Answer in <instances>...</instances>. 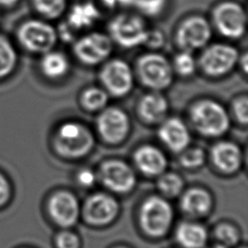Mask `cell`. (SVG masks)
Masks as SVG:
<instances>
[{
    "instance_id": "1",
    "label": "cell",
    "mask_w": 248,
    "mask_h": 248,
    "mask_svg": "<svg viewBox=\"0 0 248 248\" xmlns=\"http://www.w3.org/2000/svg\"><path fill=\"white\" fill-rule=\"evenodd\" d=\"M53 147L65 159L85 157L94 147V137L88 127L76 121L62 123L54 133Z\"/></svg>"
},
{
    "instance_id": "2",
    "label": "cell",
    "mask_w": 248,
    "mask_h": 248,
    "mask_svg": "<svg viewBox=\"0 0 248 248\" xmlns=\"http://www.w3.org/2000/svg\"><path fill=\"white\" fill-rule=\"evenodd\" d=\"M174 212L168 199L162 196H150L140 204L139 224L141 231L149 237L165 236L171 228Z\"/></svg>"
},
{
    "instance_id": "3",
    "label": "cell",
    "mask_w": 248,
    "mask_h": 248,
    "mask_svg": "<svg viewBox=\"0 0 248 248\" xmlns=\"http://www.w3.org/2000/svg\"><path fill=\"white\" fill-rule=\"evenodd\" d=\"M190 119L196 131L206 138L225 135L231 124L230 116L224 107L209 99L201 100L192 106Z\"/></svg>"
},
{
    "instance_id": "4",
    "label": "cell",
    "mask_w": 248,
    "mask_h": 248,
    "mask_svg": "<svg viewBox=\"0 0 248 248\" xmlns=\"http://www.w3.org/2000/svg\"><path fill=\"white\" fill-rule=\"evenodd\" d=\"M137 71L140 81L154 91L168 88L173 78V69L169 60L155 52L140 56L137 62Z\"/></svg>"
},
{
    "instance_id": "5",
    "label": "cell",
    "mask_w": 248,
    "mask_h": 248,
    "mask_svg": "<svg viewBox=\"0 0 248 248\" xmlns=\"http://www.w3.org/2000/svg\"><path fill=\"white\" fill-rule=\"evenodd\" d=\"M97 173V179L109 192L128 194L137 184V174L134 169L119 159H109L103 162Z\"/></svg>"
},
{
    "instance_id": "6",
    "label": "cell",
    "mask_w": 248,
    "mask_h": 248,
    "mask_svg": "<svg viewBox=\"0 0 248 248\" xmlns=\"http://www.w3.org/2000/svg\"><path fill=\"white\" fill-rule=\"evenodd\" d=\"M17 40L26 50L44 54L54 46L57 33L49 23L44 20L29 19L18 27Z\"/></svg>"
},
{
    "instance_id": "7",
    "label": "cell",
    "mask_w": 248,
    "mask_h": 248,
    "mask_svg": "<svg viewBox=\"0 0 248 248\" xmlns=\"http://www.w3.org/2000/svg\"><path fill=\"white\" fill-rule=\"evenodd\" d=\"M110 39L124 47H134L144 44L148 29L138 16L119 15L108 24Z\"/></svg>"
},
{
    "instance_id": "8",
    "label": "cell",
    "mask_w": 248,
    "mask_h": 248,
    "mask_svg": "<svg viewBox=\"0 0 248 248\" xmlns=\"http://www.w3.org/2000/svg\"><path fill=\"white\" fill-rule=\"evenodd\" d=\"M119 213V203L116 199L104 192L90 195L81 207L80 214L87 224L103 227L112 223Z\"/></svg>"
},
{
    "instance_id": "9",
    "label": "cell",
    "mask_w": 248,
    "mask_h": 248,
    "mask_svg": "<svg viewBox=\"0 0 248 248\" xmlns=\"http://www.w3.org/2000/svg\"><path fill=\"white\" fill-rule=\"evenodd\" d=\"M238 60L235 47L227 44H214L207 46L200 57L202 71L210 77H221L230 73Z\"/></svg>"
},
{
    "instance_id": "10",
    "label": "cell",
    "mask_w": 248,
    "mask_h": 248,
    "mask_svg": "<svg viewBox=\"0 0 248 248\" xmlns=\"http://www.w3.org/2000/svg\"><path fill=\"white\" fill-rule=\"evenodd\" d=\"M97 131L108 144H118L128 136L131 128L129 116L118 108H105L97 118Z\"/></svg>"
},
{
    "instance_id": "11",
    "label": "cell",
    "mask_w": 248,
    "mask_h": 248,
    "mask_svg": "<svg viewBox=\"0 0 248 248\" xmlns=\"http://www.w3.org/2000/svg\"><path fill=\"white\" fill-rule=\"evenodd\" d=\"M213 20L218 31L228 38H240L246 31V13L239 4L234 2L219 4L213 12Z\"/></svg>"
},
{
    "instance_id": "12",
    "label": "cell",
    "mask_w": 248,
    "mask_h": 248,
    "mask_svg": "<svg viewBox=\"0 0 248 248\" xmlns=\"http://www.w3.org/2000/svg\"><path fill=\"white\" fill-rule=\"evenodd\" d=\"M81 207L78 198L67 190H60L51 195L47 202V213L59 227L69 229L77 224Z\"/></svg>"
},
{
    "instance_id": "13",
    "label": "cell",
    "mask_w": 248,
    "mask_h": 248,
    "mask_svg": "<svg viewBox=\"0 0 248 248\" xmlns=\"http://www.w3.org/2000/svg\"><path fill=\"white\" fill-rule=\"evenodd\" d=\"M112 50L111 39L106 34L93 32L79 38L74 45V53L85 65H97L107 59Z\"/></svg>"
},
{
    "instance_id": "14",
    "label": "cell",
    "mask_w": 248,
    "mask_h": 248,
    "mask_svg": "<svg viewBox=\"0 0 248 248\" xmlns=\"http://www.w3.org/2000/svg\"><path fill=\"white\" fill-rule=\"evenodd\" d=\"M210 38L211 27L208 21L199 16L185 19L176 32L177 46L189 52L203 47Z\"/></svg>"
},
{
    "instance_id": "15",
    "label": "cell",
    "mask_w": 248,
    "mask_h": 248,
    "mask_svg": "<svg viewBox=\"0 0 248 248\" xmlns=\"http://www.w3.org/2000/svg\"><path fill=\"white\" fill-rule=\"evenodd\" d=\"M100 78L106 90L115 97L127 95L134 84L130 66L121 59L108 61L100 73Z\"/></svg>"
},
{
    "instance_id": "16",
    "label": "cell",
    "mask_w": 248,
    "mask_h": 248,
    "mask_svg": "<svg viewBox=\"0 0 248 248\" xmlns=\"http://www.w3.org/2000/svg\"><path fill=\"white\" fill-rule=\"evenodd\" d=\"M136 169L147 177H158L168 167L166 155L156 146L143 144L133 155Z\"/></svg>"
},
{
    "instance_id": "17",
    "label": "cell",
    "mask_w": 248,
    "mask_h": 248,
    "mask_svg": "<svg viewBox=\"0 0 248 248\" xmlns=\"http://www.w3.org/2000/svg\"><path fill=\"white\" fill-rule=\"evenodd\" d=\"M158 137L169 150L178 154L187 148L191 141L188 127L181 119L176 117L162 121L158 130Z\"/></svg>"
},
{
    "instance_id": "18",
    "label": "cell",
    "mask_w": 248,
    "mask_h": 248,
    "mask_svg": "<svg viewBox=\"0 0 248 248\" xmlns=\"http://www.w3.org/2000/svg\"><path fill=\"white\" fill-rule=\"evenodd\" d=\"M210 160L219 171L225 174H232L241 167L242 152L236 143L222 140L211 147Z\"/></svg>"
},
{
    "instance_id": "19",
    "label": "cell",
    "mask_w": 248,
    "mask_h": 248,
    "mask_svg": "<svg viewBox=\"0 0 248 248\" xmlns=\"http://www.w3.org/2000/svg\"><path fill=\"white\" fill-rule=\"evenodd\" d=\"M213 200L210 193L200 187L190 188L180 195V209L189 217L201 218L206 216L210 212Z\"/></svg>"
},
{
    "instance_id": "20",
    "label": "cell",
    "mask_w": 248,
    "mask_h": 248,
    "mask_svg": "<svg viewBox=\"0 0 248 248\" xmlns=\"http://www.w3.org/2000/svg\"><path fill=\"white\" fill-rule=\"evenodd\" d=\"M138 112L140 118L149 123H161L169 112V103L159 91L148 93L141 97L138 105Z\"/></svg>"
},
{
    "instance_id": "21",
    "label": "cell",
    "mask_w": 248,
    "mask_h": 248,
    "mask_svg": "<svg viewBox=\"0 0 248 248\" xmlns=\"http://www.w3.org/2000/svg\"><path fill=\"white\" fill-rule=\"evenodd\" d=\"M174 237L182 248H203L208 240V232L198 222L184 221L176 227Z\"/></svg>"
},
{
    "instance_id": "22",
    "label": "cell",
    "mask_w": 248,
    "mask_h": 248,
    "mask_svg": "<svg viewBox=\"0 0 248 248\" xmlns=\"http://www.w3.org/2000/svg\"><path fill=\"white\" fill-rule=\"evenodd\" d=\"M99 17L100 12L93 3H79L71 9L68 16V25L72 29L80 30L93 25Z\"/></svg>"
},
{
    "instance_id": "23",
    "label": "cell",
    "mask_w": 248,
    "mask_h": 248,
    "mask_svg": "<svg viewBox=\"0 0 248 248\" xmlns=\"http://www.w3.org/2000/svg\"><path fill=\"white\" fill-rule=\"evenodd\" d=\"M69 61L65 54L49 50L44 53L40 62L42 73L48 78L56 79L65 76L69 71Z\"/></svg>"
},
{
    "instance_id": "24",
    "label": "cell",
    "mask_w": 248,
    "mask_h": 248,
    "mask_svg": "<svg viewBox=\"0 0 248 248\" xmlns=\"http://www.w3.org/2000/svg\"><path fill=\"white\" fill-rule=\"evenodd\" d=\"M157 188L166 199L180 196L184 189L183 178L176 172L164 171L157 177Z\"/></svg>"
},
{
    "instance_id": "25",
    "label": "cell",
    "mask_w": 248,
    "mask_h": 248,
    "mask_svg": "<svg viewBox=\"0 0 248 248\" xmlns=\"http://www.w3.org/2000/svg\"><path fill=\"white\" fill-rule=\"evenodd\" d=\"M17 52L12 42L0 35V79L10 76L16 67Z\"/></svg>"
},
{
    "instance_id": "26",
    "label": "cell",
    "mask_w": 248,
    "mask_h": 248,
    "mask_svg": "<svg viewBox=\"0 0 248 248\" xmlns=\"http://www.w3.org/2000/svg\"><path fill=\"white\" fill-rule=\"evenodd\" d=\"M213 236L217 241V245L224 248L233 247L240 240V232L238 229L229 222H222L216 225L213 230Z\"/></svg>"
},
{
    "instance_id": "27",
    "label": "cell",
    "mask_w": 248,
    "mask_h": 248,
    "mask_svg": "<svg viewBox=\"0 0 248 248\" xmlns=\"http://www.w3.org/2000/svg\"><path fill=\"white\" fill-rule=\"evenodd\" d=\"M108 101V96L107 91L98 87L87 88L81 95L82 106L90 111H96L105 108Z\"/></svg>"
},
{
    "instance_id": "28",
    "label": "cell",
    "mask_w": 248,
    "mask_h": 248,
    "mask_svg": "<svg viewBox=\"0 0 248 248\" xmlns=\"http://www.w3.org/2000/svg\"><path fill=\"white\" fill-rule=\"evenodd\" d=\"M206 160L203 149L200 147H187L179 153L178 162L180 166L186 170H198L202 168Z\"/></svg>"
},
{
    "instance_id": "29",
    "label": "cell",
    "mask_w": 248,
    "mask_h": 248,
    "mask_svg": "<svg viewBox=\"0 0 248 248\" xmlns=\"http://www.w3.org/2000/svg\"><path fill=\"white\" fill-rule=\"evenodd\" d=\"M37 12L46 18H56L66 8V0H33Z\"/></svg>"
},
{
    "instance_id": "30",
    "label": "cell",
    "mask_w": 248,
    "mask_h": 248,
    "mask_svg": "<svg viewBox=\"0 0 248 248\" xmlns=\"http://www.w3.org/2000/svg\"><path fill=\"white\" fill-rule=\"evenodd\" d=\"M174 71L182 76L188 77L191 76L196 69V62L192 55V52L182 50L175 55L173 59V68Z\"/></svg>"
},
{
    "instance_id": "31",
    "label": "cell",
    "mask_w": 248,
    "mask_h": 248,
    "mask_svg": "<svg viewBox=\"0 0 248 248\" xmlns=\"http://www.w3.org/2000/svg\"><path fill=\"white\" fill-rule=\"evenodd\" d=\"M54 243L56 248H80L79 237L68 229H64L56 234Z\"/></svg>"
},
{
    "instance_id": "32",
    "label": "cell",
    "mask_w": 248,
    "mask_h": 248,
    "mask_svg": "<svg viewBox=\"0 0 248 248\" xmlns=\"http://www.w3.org/2000/svg\"><path fill=\"white\" fill-rule=\"evenodd\" d=\"M133 4L143 14L155 16L163 10L166 0H133Z\"/></svg>"
},
{
    "instance_id": "33",
    "label": "cell",
    "mask_w": 248,
    "mask_h": 248,
    "mask_svg": "<svg viewBox=\"0 0 248 248\" xmlns=\"http://www.w3.org/2000/svg\"><path fill=\"white\" fill-rule=\"evenodd\" d=\"M233 115L241 124H246L248 121V98L246 96L237 97L232 103Z\"/></svg>"
},
{
    "instance_id": "34",
    "label": "cell",
    "mask_w": 248,
    "mask_h": 248,
    "mask_svg": "<svg viewBox=\"0 0 248 248\" xmlns=\"http://www.w3.org/2000/svg\"><path fill=\"white\" fill-rule=\"evenodd\" d=\"M76 182L81 188H90L95 185L97 179V173L89 169V168H82L78 170L76 173Z\"/></svg>"
},
{
    "instance_id": "35",
    "label": "cell",
    "mask_w": 248,
    "mask_h": 248,
    "mask_svg": "<svg viewBox=\"0 0 248 248\" xmlns=\"http://www.w3.org/2000/svg\"><path fill=\"white\" fill-rule=\"evenodd\" d=\"M164 42L163 34L159 31H149L147 32V36L144 44L150 47H159L162 46Z\"/></svg>"
},
{
    "instance_id": "36",
    "label": "cell",
    "mask_w": 248,
    "mask_h": 248,
    "mask_svg": "<svg viewBox=\"0 0 248 248\" xmlns=\"http://www.w3.org/2000/svg\"><path fill=\"white\" fill-rule=\"evenodd\" d=\"M10 198V185L7 179L0 173V206L5 204Z\"/></svg>"
},
{
    "instance_id": "37",
    "label": "cell",
    "mask_w": 248,
    "mask_h": 248,
    "mask_svg": "<svg viewBox=\"0 0 248 248\" xmlns=\"http://www.w3.org/2000/svg\"><path fill=\"white\" fill-rule=\"evenodd\" d=\"M19 0H0L1 7H12L16 5Z\"/></svg>"
},
{
    "instance_id": "38",
    "label": "cell",
    "mask_w": 248,
    "mask_h": 248,
    "mask_svg": "<svg viewBox=\"0 0 248 248\" xmlns=\"http://www.w3.org/2000/svg\"><path fill=\"white\" fill-rule=\"evenodd\" d=\"M248 58H247V54L244 53L241 57H240V63H241V66H242V69L244 71V73H247V67H248Z\"/></svg>"
},
{
    "instance_id": "39",
    "label": "cell",
    "mask_w": 248,
    "mask_h": 248,
    "mask_svg": "<svg viewBox=\"0 0 248 248\" xmlns=\"http://www.w3.org/2000/svg\"><path fill=\"white\" fill-rule=\"evenodd\" d=\"M212 248H224V247H222V246H220V245H215V246H213Z\"/></svg>"
},
{
    "instance_id": "40",
    "label": "cell",
    "mask_w": 248,
    "mask_h": 248,
    "mask_svg": "<svg viewBox=\"0 0 248 248\" xmlns=\"http://www.w3.org/2000/svg\"><path fill=\"white\" fill-rule=\"evenodd\" d=\"M114 248H129V247H127V246H116Z\"/></svg>"
},
{
    "instance_id": "41",
    "label": "cell",
    "mask_w": 248,
    "mask_h": 248,
    "mask_svg": "<svg viewBox=\"0 0 248 248\" xmlns=\"http://www.w3.org/2000/svg\"><path fill=\"white\" fill-rule=\"evenodd\" d=\"M239 248H247L246 246H242V247H239Z\"/></svg>"
}]
</instances>
